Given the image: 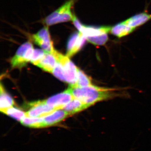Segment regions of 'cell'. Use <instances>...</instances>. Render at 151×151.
Wrapping results in <instances>:
<instances>
[{"mask_svg": "<svg viewBox=\"0 0 151 151\" xmlns=\"http://www.w3.org/2000/svg\"><path fill=\"white\" fill-rule=\"evenodd\" d=\"M43 122V117L37 118V117H25L24 119L21 121V123L24 126L30 128H42Z\"/></svg>", "mask_w": 151, "mask_h": 151, "instance_id": "cell-17", "label": "cell"}, {"mask_svg": "<svg viewBox=\"0 0 151 151\" xmlns=\"http://www.w3.org/2000/svg\"><path fill=\"white\" fill-rule=\"evenodd\" d=\"M1 96H0V110L12 107L14 105V101L9 94L6 92L2 84L1 83Z\"/></svg>", "mask_w": 151, "mask_h": 151, "instance_id": "cell-15", "label": "cell"}, {"mask_svg": "<svg viewBox=\"0 0 151 151\" xmlns=\"http://www.w3.org/2000/svg\"><path fill=\"white\" fill-rule=\"evenodd\" d=\"M72 22L74 26L79 32L83 34L86 38L88 37H96L105 34H108L111 31V28L110 26L95 27L85 25L82 24L74 15Z\"/></svg>", "mask_w": 151, "mask_h": 151, "instance_id": "cell-5", "label": "cell"}, {"mask_svg": "<svg viewBox=\"0 0 151 151\" xmlns=\"http://www.w3.org/2000/svg\"><path fill=\"white\" fill-rule=\"evenodd\" d=\"M93 85L92 80L90 77L86 75L83 71L78 69V74L76 84L74 86L78 87H84Z\"/></svg>", "mask_w": 151, "mask_h": 151, "instance_id": "cell-18", "label": "cell"}, {"mask_svg": "<svg viewBox=\"0 0 151 151\" xmlns=\"http://www.w3.org/2000/svg\"><path fill=\"white\" fill-rule=\"evenodd\" d=\"M69 116L70 115L67 112L62 109L55 110L52 113L43 117L42 128L50 127L57 124Z\"/></svg>", "mask_w": 151, "mask_h": 151, "instance_id": "cell-10", "label": "cell"}, {"mask_svg": "<svg viewBox=\"0 0 151 151\" xmlns=\"http://www.w3.org/2000/svg\"><path fill=\"white\" fill-rule=\"evenodd\" d=\"M86 40V37L80 32L72 34L68 41L66 56L70 58L77 53L84 46Z\"/></svg>", "mask_w": 151, "mask_h": 151, "instance_id": "cell-8", "label": "cell"}, {"mask_svg": "<svg viewBox=\"0 0 151 151\" xmlns=\"http://www.w3.org/2000/svg\"><path fill=\"white\" fill-rule=\"evenodd\" d=\"M32 37L34 42L46 52L53 53L55 51L47 27H43L36 34L33 35Z\"/></svg>", "mask_w": 151, "mask_h": 151, "instance_id": "cell-6", "label": "cell"}, {"mask_svg": "<svg viewBox=\"0 0 151 151\" xmlns=\"http://www.w3.org/2000/svg\"><path fill=\"white\" fill-rule=\"evenodd\" d=\"M73 4L74 0H68L47 17L44 19L45 23L48 26L72 21L74 15L72 13L71 9Z\"/></svg>", "mask_w": 151, "mask_h": 151, "instance_id": "cell-2", "label": "cell"}, {"mask_svg": "<svg viewBox=\"0 0 151 151\" xmlns=\"http://www.w3.org/2000/svg\"><path fill=\"white\" fill-rule=\"evenodd\" d=\"M29 105L30 109L26 112V116L27 117H44L56 110L55 108L47 105L45 100L32 102L29 103Z\"/></svg>", "mask_w": 151, "mask_h": 151, "instance_id": "cell-7", "label": "cell"}, {"mask_svg": "<svg viewBox=\"0 0 151 151\" xmlns=\"http://www.w3.org/2000/svg\"><path fill=\"white\" fill-rule=\"evenodd\" d=\"M53 53L61 64L64 82L68 83L70 86H75L77 81L78 68L75 66L69 59V57L66 55H63L56 50Z\"/></svg>", "mask_w": 151, "mask_h": 151, "instance_id": "cell-3", "label": "cell"}, {"mask_svg": "<svg viewBox=\"0 0 151 151\" xmlns=\"http://www.w3.org/2000/svg\"><path fill=\"white\" fill-rule=\"evenodd\" d=\"M73 97L90 105L100 101L109 100L119 96L118 90L113 88L98 87L94 85L78 87L69 86Z\"/></svg>", "mask_w": 151, "mask_h": 151, "instance_id": "cell-1", "label": "cell"}, {"mask_svg": "<svg viewBox=\"0 0 151 151\" xmlns=\"http://www.w3.org/2000/svg\"><path fill=\"white\" fill-rule=\"evenodd\" d=\"M74 98L68 87L64 92L50 97L45 101L47 105L58 110L61 109L64 105L69 103Z\"/></svg>", "mask_w": 151, "mask_h": 151, "instance_id": "cell-9", "label": "cell"}, {"mask_svg": "<svg viewBox=\"0 0 151 151\" xmlns=\"http://www.w3.org/2000/svg\"><path fill=\"white\" fill-rule=\"evenodd\" d=\"M90 107V105L83 103L81 100L74 98L69 103L64 105L61 109L67 112L69 115H73L85 110Z\"/></svg>", "mask_w": 151, "mask_h": 151, "instance_id": "cell-12", "label": "cell"}, {"mask_svg": "<svg viewBox=\"0 0 151 151\" xmlns=\"http://www.w3.org/2000/svg\"><path fill=\"white\" fill-rule=\"evenodd\" d=\"M151 19V14L145 12L137 14L125 21L129 26L134 28L144 24Z\"/></svg>", "mask_w": 151, "mask_h": 151, "instance_id": "cell-13", "label": "cell"}, {"mask_svg": "<svg viewBox=\"0 0 151 151\" xmlns=\"http://www.w3.org/2000/svg\"><path fill=\"white\" fill-rule=\"evenodd\" d=\"M88 41L94 45H104L108 40V34L103 35L96 37L86 38Z\"/></svg>", "mask_w": 151, "mask_h": 151, "instance_id": "cell-19", "label": "cell"}, {"mask_svg": "<svg viewBox=\"0 0 151 151\" xmlns=\"http://www.w3.org/2000/svg\"><path fill=\"white\" fill-rule=\"evenodd\" d=\"M46 52L42 50L37 49L34 50L33 52L30 62L34 65H37V64L43 58Z\"/></svg>", "mask_w": 151, "mask_h": 151, "instance_id": "cell-20", "label": "cell"}, {"mask_svg": "<svg viewBox=\"0 0 151 151\" xmlns=\"http://www.w3.org/2000/svg\"><path fill=\"white\" fill-rule=\"evenodd\" d=\"M135 28L129 26L125 22H123L111 27L110 32L113 35L121 38L129 34Z\"/></svg>", "mask_w": 151, "mask_h": 151, "instance_id": "cell-14", "label": "cell"}, {"mask_svg": "<svg viewBox=\"0 0 151 151\" xmlns=\"http://www.w3.org/2000/svg\"><path fill=\"white\" fill-rule=\"evenodd\" d=\"M33 47L29 42L22 45L16 53L11 60V64L13 68H20L30 61L34 51Z\"/></svg>", "mask_w": 151, "mask_h": 151, "instance_id": "cell-4", "label": "cell"}, {"mask_svg": "<svg viewBox=\"0 0 151 151\" xmlns=\"http://www.w3.org/2000/svg\"><path fill=\"white\" fill-rule=\"evenodd\" d=\"M0 111L3 113L19 122H21L25 117H26L25 112L18 108L13 107L0 110Z\"/></svg>", "mask_w": 151, "mask_h": 151, "instance_id": "cell-16", "label": "cell"}, {"mask_svg": "<svg viewBox=\"0 0 151 151\" xmlns=\"http://www.w3.org/2000/svg\"><path fill=\"white\" fill-rule=\"evenodd\" d=\"M57 62V58L54 53L46 52L43 58L36 65L47 72L52 73Z\"/></svg>", "mask_w": 151, "mask_h": 151, "instance_id": "cell-11", "label": "cell"}]
</instances>
